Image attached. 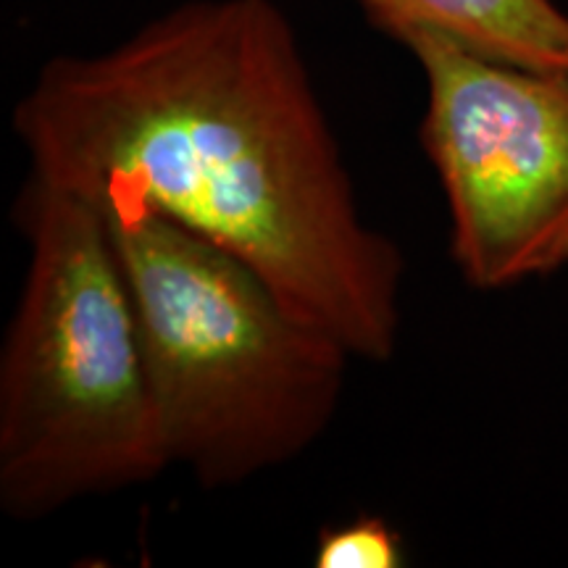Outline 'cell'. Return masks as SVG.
Returning a JSON list of instances; mask_svg holds the SVG:
<instances>
[{
    "label": "cell",
    "instance_id": "cell-1",
    "mask_svg": "<svg viewBox=\"0 0 568 568\" xmlns=\"http://www.w3.org/2000/svg\"><path fill=\"white\" fill-rule=\"evenodd\" d=\"M11 124L30 176L109 224L159 213L187 226L353 358L393 361L406 258L361 213L274 0H190L109 51L55 55Z\"/></svg>",
    "mask_w": 568,
    "mask_h": 568
},
{
    "label": "cell",
    "instance_id": "cell-2",
    "mask_svg": "<svg viewBox=\"0 0 568 568\" xmlns=\"http://www.w3.org/2000/svg\"><path fill=\"white\" fill-rule=\"evenodd\" d=\"M11 216L27 272L0 347V508L42 521L148 485L172 460L111 226L30 174Z\"/></svg>",
    "mask_w": 568,
    "mask_h": 568
},
{
    "label": "cell",
    "instance_id": "cell-3",
    "mask_svg": "<svg viewBox=\"0 0 568 568\" xmlns=\"http://www.w3.org/2000/svg\"><path fill=\"white\" fill-rule=\"evenodd\" d=\"M109 226L172 466L224 489L308 453L335 422L351 351L187 226L159 213Z\"/></svg>",
    "mask_w": 568,
    "mask_h": 568
},
{
    "label": "cell",
    "instance_id": "cell-4",
    "mask_svg": "<svg viewBox=\"0 0 568 568\" xmlns=\"http://www.w3.org/2000/svg\"><path fill=\"white\" fill-rule=\"evenodd\" d=\"M426 84L422 145L474 290L568 266V71L489 59L432 32L400 40Z\"/></svg>",
    "mask_w": 568,
    "mask_h": 568
},
{
    "label": "cell",
    "instance_id": "cell-5",
    "mask_svg": "<svg viewBox=\"0 0 568 568\" xmlns=\"http://www.w3.org/2000/svg\"><path fill=\"white\" fill-rule=\"evenodd\" d=\"M400 42L432 32L489 59L568 71V13L556 0H358Z\"/></svg>",
    "mask_w": 568,
    "mask_h": 568
},
{
    "label": "cell",
    "instance_id": "cell-6",
    "mask_svg": "<svg viewBox=\"0 0 568 568\" xmlns=\"http://www.w3.org/2000/svg\"><path fill=\"white\" fill-rule=\"evenodd\" d=\"M316 568H400L406 548L400 531L382 516H358L343 527L324 529L314 550Z\"/></svg>",
    "mask_w": 568,
    "mask_h": 568
}]
</instances>
